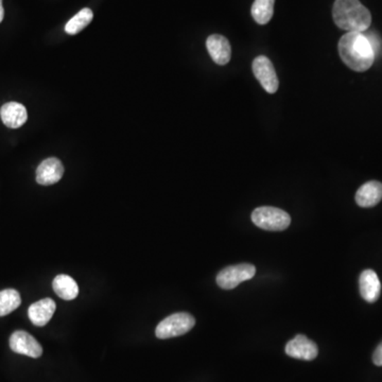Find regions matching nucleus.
I'll list each match as a JSON object with an SVG mask.
<instances>
[{"label": "nucleus", "mask_w": 382, "mask_h": 382, "mask_svg": "<svg viewBox=\"0 0 382 382\" xmlns=\"http://www.w3.org/2000/svg\"><path fill=\"white\" fill-rule=\"evenodd\" d=\"M338 49L342 61L355 72H367L375 62V53L363 33H345L340 39Z\"/></svg>", "instance_id": "nucleus-1"}, {"label": "nucleus", "mask_w": 382, "mask_h": 382, "mask_svg": "<svg viewBox=\"0 0 382 382\" xmlns=\"http://www.w3.org/2000/svg\"><path fill=\"white\" fill-rule=\"evenodd\" d=\"M332 18L334 24L348 32H365L371 24V12L359 0H336Z\"/></svg>", "instance_id": "nucleus-2"}, {"label": "nucleus", "mask_w": 382, "mask_h": 382, "mask_svg": "<svg viewBox=\"0 0 382 382\" xmlns=\"http://www.w3.org/2000/svg\"><path fill=\"white\" fill-rule=\"evenodd\" d=\"M252 221L259 228L270 232H282L289 228L291 217L289 213L272 206L258 207L252 213Z\"/></svg>", "instance_id": "nucleus-3"}, {"label": "nucleus", "mask_w": 382, "mask_h": 382, "mask_svg": "<svg viewBox=\"0 0 382 382\" xmlns=\"http://www.w3.org/2000/svg\"><path fill=\"white\" fill-rule=\"evenodd\" d=\"M196 325V320L187 312L173 313L164 319L155 329V336L159 339L180 337L190 331Z\"/></svg>", "instance_id": "nucleus-4"}, {"label": "nucleus", "mask_w": 382, "mask_h": 382, "mask_svg": "<svg viewBox=\"0 0 382 382\" xmlns=\"http://www.w3.org/2000/svg\"><path fill=\"white\" fill-rule=\"evenodd\" d=\"M256 268L251 263L230 265L217 275V284L224 290L235 289L239 284L254 277Z\"/></svg>", "instance_id": "nucleus-5"}, {"label": "nucleus", "mask_w": 382, "mask_h": 382, "mask_svg": "<svg viewBox=\"0 0 382 382\" xmlns=\"http://www.w3.org/2000/svg\"><path fill=\"white\" fill-rule=\"evenodd\" d=\"M253 74L267 93H275L278 89V78L273 64L265 55L255 58L252 64Z\"/></svg>", "instance_id": "nucleus-6"}, {"label": "nucleus", "mask_w": 382, "mask_h": 382, "mask_svg": "<svg viewBox=\"0 0 382 382\" xmlns=\"http://www.w3.org/2000/svg\"><path fill=\"white\" fill-rule=\"evenodd\" d=\"M10 348L16 354L25 355L30 358H39L43 355V348L34 337L24 330H16L9 340Z\"/></svg>", "instance_id": "nucleus-7"}, {"label": "nucleus", "mask_w": 382, "mask_h": 382, "mask_svg": "<svg viewBox=\"0 0 382 382\" xmlns=\"http://www.w3.org/2000/svg\"><path fill=\"white\" fill-rule=\"evenodd\" d=\"M286 354L292 358L311 361L317 358L319 350L317 344L309 340L306 336L298 334L294 339L286 343Z\"/></svg>", "instance_id": "nucleus-8"}, {"label": "nucleus", "mask_w": 382, "mask_h": 382, "mask_svg": "<svg viewBox=\"0 0 382 382\" xmlns=\"http://www.w3.org/2000/svg\"><path fill=\"white\" fill-rule=\"evenodd\" d=\"M64 174V166L55 157L45 159L37 169V182L43 186H51L61 180Z\"/></svg>", "instance_id": "nucleus-9"}, {"label": "nucleus", "mask_w": 382, "mask_h": 382, "mask_svg": "<svg viewBox=\"0 0 382 382\" xmlns=\"http://www.w3.org/2000/svg\"><path fill=\"white\" fill-rule=\"evenodd\" d=\"M206 47L211 59L218 65H226L230 61L232 48L230 41L223 35L213 34L209 37Z\"/></svg>", "instance_id": "nucleus-10"}, {"label": "nucleus", "mask_w": 382, "mask_h": 382, "mask_svg": "<svg viewBox=\"0 0 382 382\" xmlns=\"http://www.w3.org/2000/svg\"><path fill=\"white\" fill-rule=\"evenodd\" d=\"M57 304L51 298H44L31 305L28 309V315L33 325L43 327L53 319Z\"/></svg>", "instance_id": "nucleus-11"}, {"label": "nucleus", "mask_w": 382, "mask_h": 382, "mask_svg": "<svg viewBox=\"0 0 382 382\" xmlns=\"http://www.w3.org/2000/svg\"><path fill=\"white\" fill-rule=\"evenodd\" d=\"M359 286H360V294L363 300L367 301V303L377 302L381 294V284L375 271L364 270L361 273Z\"/></svg>", "instance_id": "nucleus-12"}, {"label": "nucleus", "mask_w": 382, "mask_h": 382, "mask_svg": "<svg viewBox=\"0 0 382 382\" xmlns=\"http://www.w3.org/2000/svg\"><path fill=\"white\" fill-rule=\"evenodd\" d=\"M0 117L8 128L18 129L26 124L28 113L22 103H8L0 110Z\"/></svg>", "instance_id": "nucleus-13"}, {"label": "nucleus", "mask_w": 382, "mask_h": 382, "mask_svg": "<svg viewBox=\"0 0 382 382\" xmlns=\"http://www.w3.org/2000/svg\"><path fill=\"white\" fill-rule=\"evenodd\" d=\"M382 200V183L369 180L358 189L356 202L360 207L369 209L376 206Z\"/></svg>", "instance_id": "nucleus-14"}, {"label": "nucleus", "mask_w": 382, "mask_h": 382, "mask_svg": "<svg viewBox=\"0 0 382 382\" xmlns=\"http://www.w3.org/2000/svg\"><path fill=\"white\" fill-rule=\"evenodd\" d=\"M53 288L62 300L72 301L78 296L79 286L72 276L60 274L53 279Z\"/></svg>", "instance_id": "nucleus-15"}, {"label": "nucleus", "mask_w": 382, "mask_h": 382, "mask_svg": "<svg viewBox=\"0 0 382 382\" xmlns=\"http://www.w3.org/2000/svg\"><path fill=\"white\" fill-rule=\"evenodd\" d=\"M275 0H255L252 6V16L258 25H265L273 18Z\"/></svg>", "instance_id": "nucleus-16"}, {"label": "nucleus", "mask_w": 382, "mask_h": 382, "mask_svg": "<svg viewBox=\"0 0 382 382\" xmlns=\"http://www.w3.org/2000/svg\"><path fill=\"white\" fill-rule=\"evenodd\" d=\"M22 304L20 292L15 289H5L0 291V317H6L13 312Z\"/></svg>", "instance_id": "nucleus-17"}, {"label": "nucleus", "mask_w": 382, "mask_h": 382, "mask_svg": "<svg viewBox=\"0 0 382 382\" xmlns=\"http://www.w3.org/2000/svg\"><path fill=\"white\" fill-rule=\"evenodd\" d=\"M93 18V11L88 8H84L66 24V33L70 35L78 34L80 31H82L83 29L86 28L91 24Z\"/></svg>", "instance_id": "nucleus-18"}, {"label": "nucleus", "mask_w": 382, "mask_h": 382, "mask_svg": "<svg viewBox=\"0 0 382 382\" xmlns=\"http://www.w3.org/2000/svg\"><path fill=\"white\" fill-rule=\"evenodd\" d=\"M362 33L367 37V39H369V44H371V49H373L374 53H375V58H377L378 55H380L382 51L381 37H380L375 31H369V32H367V30L365 32Z\"/></svg>", "instance_id": "nucleus-19"}, {"label": "nucleus", "mask_w": 382, "mask_h": 382, "mask_svg": "<svg viewBox=\"0 0 382 382\" xmlns=\"http://www.w3.org/2000/svg\"><path fill=\"white\" fill-rule=\"evenodd\" d=\"M374 364L382 367V342L377 346L373 354Z\"/></svg>", "instance_id": "nucleus-20"}, {"label": "nucleus", "mask_w": 382, "mask_h": 382, "mask_svg": "<svg viewBox=\"0 0 382 382\" xmlns=\"http://www.w3.org/2000/svg\"><path fill=\"white\" fill-rule=\"evenodd\" d=\"M5 18V9H4L3 0H0V22H3Z\"/></svg>", "instance_id": "nucleus-21"}]
</instances>
